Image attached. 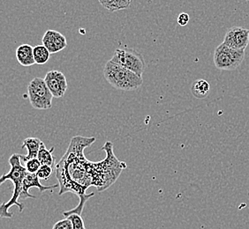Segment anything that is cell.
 Segmentation results:
<instances>
[{
	"instance_id": "6da1fadb",
	"label": "cell",
	"mask_w": 249,
	"mask_h": 229,
	"mask_svg": "<svg viewBox=\"0 0 249 229\" xmlns=\"http://www.w3.org/2000/svg\"><path fill=\"white\" fill-rule=\"evenodd\" d=\"M96 142V138L73 137L67 153L56 166V176L59 184L58 195L72 192L80 198L75 208L64 212L63 214L68 217L72 214L82 215L87 201L95 196V193L86 194V191L93 186L89 172V163L84 155V149Z\"/></svg>"
},
{
	"instance_id": "7a4b0ae2",
	"label": "cell",
	"mask_w": 249,
	"mask_h": 229,
	"mask_svg": "<svg viewBox=\"0 0 249 229\" xmlns=\"http://www.w3.org/2000/svg\"><path fill=\"white\" fill-rule=\"evenodd\" d=\"M106 151V158L99 163H89V172L92 178L93 186L96 190L102 191L107 190L112 185L121 174V172L126 168V163L120 162L113 153V144L107 141L102 147Z\"/></svg>"
},
{
	"instance_id": "3957f363",
	"label": "cell",
	"mask_w": 249,
	"mask_h": 229,
	"mask_svg": "<svg viewBox=\"0 0 249 229\" xmlns=\"http://www.w3.org/2000/svg\"><path fill=\"white\" fill-rule=\"evenodd\" d=\"M11 166L8 173L3 175L0 179V183H4L5 181L9 180L14 182V192L13 196L7 203H3L0 206V217L1 218H12L14 213H10L9 209L13 205H17L19 207V213L24 210V205L19 202V197L21 196L23 190V181L25 177L29 174L25 168L23 163L20 159V154L15 153L9 159Z\"/></svg>"
},
{
	"instance_id": "277c9868",
	"label": "cell",
	"mask_w": 249,
	"mask_h": 229,
	"mask_svg": "<svg viewBox=\"0 0 249 229\" xmlns=\"http://www.w3.org/2000/svg\"><path fill=\"white\" fill-rule=\"evenodd\" d=\"M104 75L110 86L119 90H136L143 83L142 77L138 76L128 69L120 66L110 60L106 63Z\"/></svg>"
},
{
	"instance_id": "5b68a950",
	"label": "cell",
	"mask_w": 249,
	"mask_h": 229,
	"mask_svg": "<svg viewBox=\"0 0 249 229\" xmlns=\"http://www.w3.org/2000/svg\"><path fill=\"white\" fill-rule=\"evenodd\" d=\"M28 96L30 104L36 110H50L53 107V94L44 79L36 77L29 82Z\"/></svg>"
},
{
	"instance_id": "8992f818",
	"label": "cell",
	"mask_w": 249,
	"mask_h": 229,
	"mask_svg": "<svg viewBox=\"0 0 249 229\" xmlns=\"http://www.w3.org/2000/svg\"><path fill=\"white\" fill-rule=\"evenodd\" d=\"M110 61L128 69L140 77H142V73L146 69L143 56L135 49H117Z\"/></svg>"
},
{
	"instance_id": "52a82bcc",
	"label": "cell",
	"mask_w": 249,
	"mask_h": 229,
	"mask_svg": "<svg viewBox=\"0 0 249 229\" xmlns=\"http://www.w3.org/2000/svg\"><path fill=\"white\" fill-rule=\"evenodd\" d=\"M245 58V49H234L221 43L214 51V64L218 70L233 71Z\"/></svg>"
},
{
	"instance_id": "ba28073f",
	"label": "cell",
	"mask_w": 249,
	"mask_h": 229,
	"mask_svg": "<svg viewBox=\"0 0 249 229\" xmlns=\"http://www.w3.org/2000/svg\"><path fill=\"white\" fill-rule=\"evenodd\" d=\"M223 43L234 49H246L249 43V29L241 27H233L228 29Z\"/></svg>"
},
{
	"instance_id": "9c48e42d",
	"label": "cell",
	"mask_w": 249,
	"mask_h": 229,
	"mask_svg": "<svg viewBox=\"0 0 249 229\" xmlns=\"http://www.w3.org/2000/svg\"><path fill=\"white\" fill-rule=\"evenodd\" d=\"M44 82L50 91L52 92L53 97L61 98L67 93L68 85L67 78L63 72L57 70L50 71L46 73Z\"/></svg>"
},
{
	"instance_id": "30bf717a",
	"label": "cell",
	"mask_w": 249,
	"mask_h": 229,
	"mask_svg": "<svg viewBox=\"0 0 249 229\" xmlns=\"http://www.w3.org/2000/svg\"><path fill=\"white\" fill-rule=\"evenodd\" d=\"M42 41L43 45L48 49L51 54L60 52L67 48L66 36L56 30H47L43 34Z\"/></svg>"
},
{
	"instance_id": "8fae6325",
	"label": "cell",
	"mask_w": 249,
	"mask_h": 229,
	"mask_svg": "<svg viewBox=\"0 0 249 229\" xmlns=\"http://www.w3.org/2000/svg\"><path fill=\"white\" fill-rule=\"evenodd\" d=\"M57 187H59V184H53L50 186H43L40 182V179L36 174H28L27 177H25L23 181V190L21 196L19 197L20 200H25L27 198H36V196L29 194V189L31 188H37L41 193H43L45 191H51Z\"/></svg>"
},
{
	"instance_id": "7c38bea8",
	"label": "cell",
	"mask_w": 249,
	"mask_h": 229,
	"mask_svg": "<svg viewBox=\"0 0 249 229\" xmlns=\"http://www.w3.org/2000/svg\"><path fill=\"white\" fill-rule=\"evenodd\" d=\"M16 58L21 66H32L36 64L34 57V47L29 44H21L16 49Z\"/></svg>"
},
{
	"instance_id": "4fadbf2b",
	"label": "cell",
	"mask_w": 249,
	"mask_h": 229,
	"mask_svg": "<svg viewBox=\"0 0 249 229\" xmlns=\"http://www.w3.org/2000/svg\"><path fill=\"white\" fill-rule=\"evenodd\" d=\"M42 144H43V141L39 139H36V138H27L24 139L21 147L26 148L28 153H27V155H20V159H21V162L23 163V165L27 161H29L30 159L37 158Z\"/></svg>"
},
{
	"instance_id": "5bb4252c",
	"label": "cell",
	"mask_w": 249,
	"mask_h": 229,
	"mask_svg": "<svg viewBox=\"0 0 249 229\" xmlns=\"http://www.w3.org/2000/svg\"><path fill=\"white\" fill-rule=\"evenodd\" d=\"M210 90V84L205 80H197L192 84V95L197 99H205L209 96Z\"/></svg>"
},
{
	"instance_id": "9a60e30c",
	"label": "cell",
	"mask_w": 249,
	"mask_h": 229,
	"mask_svg": "<svg viewBox=\"0 0 249 229\" xmlns=\"http://www.w3.org/2000/svg\"><path fill=\"white\" fill-rule=\"evenodd\" d=\"M133 0H98L100 5L109 12L127 9Z\"/></svg>"
},
{
	"instance_id": "2e32d148",
	"label": "cell",
	"mask_w": 249,
	"mask_h": 229,
	"mask_svg": "<svg viewBox=\"0 0 249 229\" xmlns=\"http://www.w3.org/2000/svg\"><path fill=\"white\" fill-rule=\"evenodd\" d=\"M51 53L43 44L36 45L34 47V57L36 65H44L48 62L51 57Z\"/></svg>"
},
{
	"instance_id": "e0dca14e",
	"label": "cell",
	"mask_w": 249,
	"mask_h": 229,
	"mask_svg": "<svg viewBox=\"0 0 249 229\" xmlns=\"http://www.w3.org/2000/svg\"><path fill=\"white\" fill-rule=\"evenodd\" d=\"M53 151L54 147L52 148L51 150H48L45 147L44 143L42 144L40 151H39L38 156L37 159L40 161V163L42 165H47L53 167L54 163H55V158L53 156Z\"/></svg>"
},
{
	"instance_id": "ac0fdd59",
	"label": "cell",
	"mask_w": 249,
	"mask_h": 229,
	"mask_svg": "<svg viewBox=\"0 0 249 229\" xmlns=\"http://www.w3.org/2000/svg\"><path fill=\"white\" fill-rule=\"evenodd\" d=\"M42 164L37 158L30 159L24 163V167L29 174H36L38 172Z\"/></svg>"
},
{
	"instance_id": "d6986e66",
	"label": "cell",
	"mask_w": 249,
	"mask_h": 229,
	"mask_svg": "<svg viewBox=\"0 0 249 229\" xmlns=\"http://www.w3.org/2000/svg\"><path fill=\"white\" fill-rule=\"evenodd\" d=\"M53 172V167L47 166V165H42L38 172L36 173V175L40 180H48L49 178L52 177Z\"/></svg>"
},
{
	"instance_id": "ffe728a7",
	"label": "cell",
	"mask_w": 249,
	"mask_h": 229,
	"mask_svg": "<svg viewBox=\"0 0 249 229\" xmlns=\"http://www.w3.org/2000/svg\"><path fill=\"white\" fill-rule=\"evenodd\" d=\"M67 219L71 220L73 229H86L85 224L82 218V215L72 214L67 217Z\"/></svg>"
},
{
	"instance_id": "44dd1931",
	"label": "cell",
	"mask_w": 249,
	"mask_h": 229,
	"mask_svg": "<svg viewBox=\"0 0 249 229\" xmlns=\"http://www.w3.org/2000/svg\"><path fill=\"white\" fill-rule=\"evenodd\" d=\"M53 229H73L71 220L69 219H64L56 222L53 226Z\"/></svg>"
},
{
	"instance_id": "7402d4cb",
	"label": "cell",
	"mask_w": 249,
	"mask_h": 229,
	"mask_svg": "<svg viewBox=\"0 0 249 229\" xmlns=\"http://www.w3.org/2000/svg\"><path fill=\"white\" fill-rule=\"evenodd\" d=\"M189 19H190L189 15L186 14V13H181L180 15L178 16V24L181 26V27H185L189 22Z\"/></svg>"
}]
</instances>
